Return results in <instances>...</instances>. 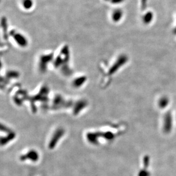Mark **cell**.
<instances>
[{"mask_svg":"<svg viewBox=\"0 0 176 176\" xmlns=\"http://www.w3.org/2000/svg\"><path fill=\"white\" fill-rule=\"evenodd\" d=\"M148 16V15L147 14V15L145 16V17H147V19H145V23H148V21H150V20L151 21L152 18L151 13H149V16Z\"/></svg>","mask_w":176,"mask_h":176,"instance_id":"6da1fadb","label":"cell"}]
</instances>
